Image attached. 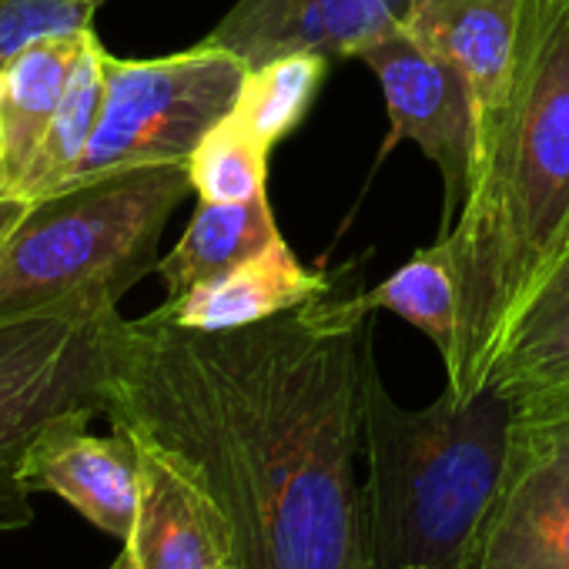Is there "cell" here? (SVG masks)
Returning a JSON list of instances; mask_svg holds the SVG:
<instances>
[{
	"instance_id": "6da1fadb",
	"label": "cell",
	"mask_w": 569,
	"mask_h": 569,
	"mask_svg": "<svg viewBox=\"0 0 569 569\" xmlns=\"http://www.w3.org/2000/svg\"><path fill=\"white\" fill-rule=\"evenodd\" d=\"M356 268L299 309L194 332L108 326L104 419L171 456L228 516L244 569H379L369 529L366 399L372 309Z\"/></svg>"
},
{
	"instance_id": "ffe728a7",
	"label": "cell",
	"mask_w": 569,
	"mask_h": 569,
	"mask_svg": "<svg viewBox=\"0 0 569 569\" xmlns=\"http://www.w3.org/2000/svg\"><path fill=\"white\" fill-rule=\"evenodd\" d=\"M268 154L231 114L218 121L194 154L188 158V178L198 201H248L264 191Z\"/></svg>"
},
{
	"instance_id": "e0dca14e",
	"label": "cell",
	"mask_w": 569,
	"mask_h": 569,
	"mask_svg": "<svg viewBox=\"0 0 569 569\" xmlns=\"http://www.w3.org/2000/svg\"><path fill=\"white\" fill-rule=\"evenodd\" d=\"M104 54H108V48L101 44L98 31H91L84 48H81V58H78V64L71 71L64 101H61V108H58V114L51 121V131L44 138V148H41V154L34 161V171H31V181H28V191H24L28 201L58 194V191H64L71 184L91 138H94L98 118H101Z\"/></svg>"
},
{
	"instance_id": "7a4b0ae2",
	"label": "cell",
	"mask_w": 569,
	"mask_h": 569,
	"mask_svg": "<svg viewBox=\"0 0 569 569\" xmlns=\"http://www.w3.org/2000/svg\"><path fill=\"white\" fill-rule=\"evenodd\" d=\"M459 296L449 389L469 402L496 352L569 251V0H522L512 88L442 234Z\"/></svg>"
},
{
	"instance_id": "4fadbf2b",
	"label": "cell",
	"mask_w": 569,
	"mask_h": 569,
	"mask_svg": "<svg viewBox=\"0 0 569 569\" xmlns=\"http://www.w3.org/2000/svg\"><path fill=\"white\" fill-rule=\"evenodd\" d=\"M486 386L512 402L516 419L569 412V251L506 332Z\"/></svg>"
},
{
	"instance_id": "5bb4252c",
	"label": "cell",
	"mask_w": 569,
	"mask_h": 569,
	"mask_svg": "<svg viewBox=\"0 0 569 569\" xmlns=\"http://www.w3.org/2000/svg\"><path fill=\"white\" fill-rule=\"evenodd\" d=\"M329 284L332 281L326 274L309 271L281 238L234 271L194 284L181 299H168L161 309H154V316L181 329L221 332L299 309L322 296Z\"/></svg>"
},
{
	"instance_id": "9a60e30c",
	"label": "cell",
	"mask_w": 569,
	"mask_h": 569,
	"mask_svg": "<svg viewBox=\"0 0 569 569\" xmlns=\"http://www.w3.org/2000/svg\"><path fill=\"white\" fill-rule=\"evenodd\" d=\"M91 31L28 48L0 74V198L28 201V181L51 121L64 101L71 71Z\"/></svg>"
},
{
	"instance_id": "9c48e42d",
	"label": "cell",
	"mask_w": 569,
	"mask_h": 569,
	"mask_svg": "<svg viewBox=\"0 0 569 569\" xmlns=\"http://www.w3.org/2000/svg\"><path fill=\"white\" fill-rule=\"evenodd\" d=\"M412 0H238L204 38L251 68L284 54L356 58L366 44L399 31Z\"/></svg>"
},
{
	"instance_id": "277c9868",
	"label": "cell",
	"mask_w": 569,
	"mask_h": 569,
	"mask_svg": "<svg viewBox=\"0 0 569 569\" xmlns=\"http://www.w3.org/2000/svg\"><path fill=\"white\" fill-rule=\"evenodd\" d=\"M188 191V164H154L31 201L0 244V319L114 312L128 289L158 271L161 231Z\"/></svg>"
},
{
	"instance_id": "ac0fdd59",
	"label": "cell",
	"mask_w": 569,
	"mask_h": 569,
	"mask_svg": "<svg viewBox=\"0 0 569 569\" xmlns=\"http://www.w3.org/2000/svg\"><path fill=\"white\" fill-rule=\"evenodd\" d=\"M366 306L389 309L412 322L442 356L446 369L456 359L459 346V296H456V274L446 241L416 251L399 271H392L379 289L366 292Z\"/></svg>"
},
{
	"instance_id": "5b68a950",
	"label": "cell",
	"mask_w": 569,
	"mask_h": 569,
	"mask_svg": "<svg viewBox=\"0 0 569 569\" xmlns=\"http://www.w3.org/2000/svg\"><path fill=\"white\" fill-rule=\"evenodd\" d=\"M114 312H34L0 319V536L34 522L24 462L71 416H104L108 326Z\"/></svg>"
},
{
	"instance_id": "d6986e66",
	"label": "cell",
	"mask_w": 569,
	"mask_h": 569,
	"mask_svg": "<svg viewBox=\"0 0 569 569\" xmlns=\"http://www.w3.org/2000/svg\"><path fill=\"white\" fill-rule=\"evenodd\" d=\"M329 74V58L299 51L268 61L248 71V81L231 108V118L264 148L271 151L309 111Z\"/></svg>"
},
{
	"instance_id": "8992f818",
	"label": "cell",
	"mask_w": 569,
	"mask_h": 569,
	"mask_svg": "<svg viewBox=\"0 0 569 569\" xmlns=\"http://www.w3.org/2000/svg\"><path fill=\"white\" fill-rule=\"evenodd\" d=\"M244 81L248 64L204 41L151 61L108 51L101 118L71 184L131 168L188 164L201 138L231 114Z\"/></svg>"
},
{
	"instance_id": "44dd1931",
	"label": "cell",
	"mask_w": 569,
	"mask_h": 569,
	"mask_svg": "<svg viewBox=\"0 0 569 569\" xmlns=\"http://www.w3.org/2000/svg\"><path fill=\"white\" fill-rule=\"evenodd\" d=\"M101 0H0V74L28 48L94 31Z\"/></svg>"
},
{
	"instance_id": "ba28073f",
	"label": "cell",
	"mask_w": 569,
	"mask_h": 569,
	"mask_svg": "<svg viewBox=\"0 0 569 569\" xmlns=\"http://www.w3.org/2000/svg\"><path fill=\"white\" fill-rule=\"evenodd\" d=\"M356 61L379 78L392 118V141L409 138L439 168L446 218L466 204L476 171V108L456 64L419 44L406 28L366 44Z\"/></svg>"
},
{
	"instance_id": "3957f363",
	"label": "cell",
	"mask_w": 569,
	"mask_h": 569,
	"mask_svg": "<svg viewBox=\"0 0 569 569\" xmlns=\"http://www.w3.org/2000/svg\"><path fill=\"white\" fill-rule=\"evenodd\" d=\"M516 409L486 386L462 402L449 386L426 409L399 406L379 366L366 399V502L379 569H476L499 496Z\"/></svg>"
},
{
	"instance_id": "cb8c5ba5",
	"label": "cell",
	"mask_w": 569,
	"mask_h": 569,
	"mask_svg": "<svg viewBox=\"0 0 569 569\" xmlns=\"http://www.w3.org/2000/svg\"><path fill=\"white\" fill-rule=\"evenodd\" d=\"M406 569H429V566H406Z\"/></svg>"
},
{
	"instance_id": "7c38bea8",
	"label": "cell",
	"mask_w": 569,
	"mask_h": 569,
	"mask_svg": "<svg viewBox=\"0 0 569 569\" xmlns=\"http://www.w3.org/2000/svg\"><path fill=\"white\" fill-rule=\"evenodd\" d=\"M522 0H412L406 34L459 68L476 108V164L486 154L516 71ZM476 174V171H472Z\"/></svg>"
},
{
	"instance_id": "603a6c76",
	"label": "cell",
	"mask_w": 569,
	"mask_h": 569,
	"mask_svg": "<svg viewBox=\"0 0 569 569\" xmlns=\"http://www.w3.org/2000/svg\"><path fill=\"white\" fill-rule=\"evenodd\" d=\"M218 569H244V566H238V562H224V566H218Z\"/></svg>"
},
{
	"instance_id": "8fae6325",
	"label": "cell",
	"mask_w": 569,
	"mask_h": 569,
	"mask_svg": "<svg viewBox=\"0 0 569 569\" xmlns=\"http://www.w3.org/2000/svg\"><path fill=\"white\" fill-rule=\"evenodd\" d=\"M91 419L71 416L51 426L24 462V482L31 492L61 496L91 526L124 542L141 496L138 446L114 426L111 436H94Z\"/></svg>"
},
{
	"instance_id": "2e32d148",
	"label": "cell",
	"mask_w": 569,
	"mask_h": 569,
	"mask_svg": "<svg viewBox=\"0 0 569 569\" xmlns=\"http://www.w3.org/2000/svg\"><path fill=\"white\" fill-rule=\"evenodd\" d=\"M281 241L268 191L248 201H198L181 241L158 261L168 299H181L194 284L221 278Z\"/></svg>"
},
{
	"instance_id": "7402d4cb",
	"label": "cell",
	"mask_w": 569,
	"mask_h": 569,
	"mask_svg": "<svg viewBox=\"0 0 569 569\" xmlns=\"http://www.w3.org/2000/svg\"><path fill=\"white\" fill-rule=\"evenodd\" d=\"M31 201H18V198H0V244H4V238L18 228V221L28 214Z\"/></svg>"
},
{
	"instance_id": "52a82bcc",
	"label": "cell",
	"mask_w": 569,
	"mask_h": 569,
	"mask_svg": "<svg viewBox=\"0 0 569 569\" xmlns=\"http://www.w3.org/2000/svg\"><path fill=\"white\" fill-rule=\"evenodd\" d=\"M476 569H569V412L512 422Z\"/></svg>"
},
{
	"instance_id": "30bf717a",
	"label": "cell",
	"mask_w": 569,
	"mask_h": 569,
	"mask_svg": "<svg viewBox=\"0 0 569 569\" xmlns=\"http://www.w3.org/2000/svg\"><path fill=\"white\" fill-rule=\"evenodd\" d=\"M134 446L141 462L138 516L108 569H218L231 562L234 532L214 499L171 456L141 439Z\"/></svg>"
}]
</instances>
